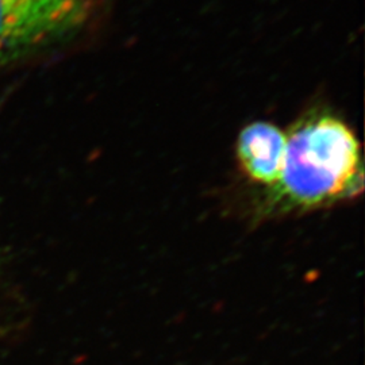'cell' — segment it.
Masks as SVG:
<instances>
[{"label":"cell","instance_id":"obj_3","mask_svg":"<svg viewBox=\"0 0 365 365\" xmlns=\"http://www.w3.org/2000/svg\"><path fill=\"white\" fill-rule=\"evenodd\" d=\"M286 150L287 130L269 120H253L237 135V167L260 192L267 191L279 182Z\"/></svg>","mask_w":365,"mask_h":365},{"label":"cell","instance_id":"obj_1","mask_svg":"<svg viewBox=\"0 0 365 365\" xmlns=\"http://www.w3.org/2000/svg\"><path fill=\"white\" fill-rule=\"evenodd\" d=\"M364 191L361 144L344 118L325 107L302 114L287 130L279 182L257 196L253 215L269 220L330 209Z\"/></svg>","mask_w":365,"mask_h":365},{"label":"cell","instance_id":"obj_2","mask_svg":"<svg viewBox=\"0 0 365 365\" xmlns=\"http://www.w3.org/2000/svg\"><path fill=\"white\" fill-rule=\"evenodd\" d=\"M92 0H0V66L80 26Z\"/></svg>","mask_w":365,"mask_h":365}]
</instances>
